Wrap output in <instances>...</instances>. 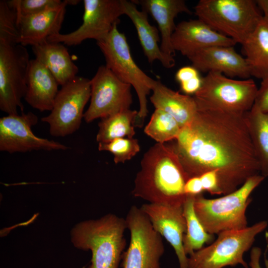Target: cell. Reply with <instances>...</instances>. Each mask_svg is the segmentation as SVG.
I'll return each instance as SVG.
<instances>
[{"instance_id": "cell-1", "label": "cell", "mask_w": 268, "mask_h": 268, "mask_svg": "<svg viewBox=\"0 0 268 268\" xmlns=\"http://www.w3.org/2000/svg\"><path fill=\"white\" fill-rule=\"evenodd\" d=\"M191 122L173 142L189 178L217 171L222 194L238 189L260 173L245 114L199 104Z\"/></svg>"}, {"instance_id": "cell-2", "label": "cell", "mask_w": 268, "mask_h": 268, "mask_svg": "<svg viewBox=\"0 0 268 268\" xmlns=\"http://www.w3.org/2000/svg\"><path fill=\"white\" fill-rule=\"evenodd\" d=\"M188 179L173 143H156L143 155L132 194L149 203L183 204Z\"/></svg>"}, {"instance_id": "cell-3", "label": "cell", "mask_w": 268, "mask_h": 268, "mask_svg": "<svg viewBox=\"0 0 268 268\" xmlns=\"http://www.w3.org/2000/svg\"><path fill=\"white\" fill-rule=\"evenodd\" d=\"M126 229L125 218L108 213L77 223L71 230V241L76 248L91 252L88 268H118L126 245Z\"/></svg>"}, {"instance_id": "cell-4", "label": "cell", "mask_w": 268, "mask_h": 268, "mask_svg": "<svg viewBox=\"0 0 268 268\" xmlns=\"http://www.w3.org/2000/svg\"><path fill=\"white\" fill-rule=\"evenodd\" d=\"M265 178L260 174L254 175L236 190L220 198L196 196L195 210L206 231L214 235L248 227L246 211L251 202L250 195Z\"/></svg>"}, {"instance_id": "cell-5", "label": "cell", "mask_w": 268, "mask_h": 268, "mask_svg": "<svg viewBox=\"0 0 268 268\" xmlns=\"http://www.w3.org/2000/svg\"><path fill=\"white\" fill-rule=\"evenodd\" d=\"M195 13L213 29L241 45L263 16L254 0H200Z\"/></svg>"}, {"instance_id": "cell-6", "label": "cell", "mask_w": 268, "mask_h": 268, "mask_svg": "<svg viewBox=\"0 0 268 268\" xmlns=\"http://www.w3.org/2000/svg\"><path fill=\"white\" fill-rule=\"evenodd\" d=\"M97 44L104 56L105 66L121 80L134 88L139 104L136 125L138 123V126H142L148 114L147 96L157 80L147 75L136 65L127 38L119 31L118 25Z\"/></svg>"}, {"instance_id": "cell-7", "label": "cell", "mask_w": 268, "mask_h": 268, "mask_svg": "<svg viewBox=\"0 0 268 268\" xmlns=\"http://www.w3.org/2000/svg\"><path fill=\"white\" fill-rule=\"evenodd\" d=\"M268 222L263 220L246 228L223 231L210 245L189 256L188 268H223L242 265L249 268L244 254L254 243L256 237L264 231Z\"/></svg>"}, {"instance_id": "cell-8", "label": "cell", "mask_w": 268, "mask_h": 268, "mask_svg": "<svg viewBox=\"0 0 268 268\" xmlns=\"http://www.w3.org/2000/svg\"><path fill=\"white\" fill-rule=\"evenodd\" d=\"M258 89L252 79L237 80L209 72L202 77L201 86L193 97L199 104L244 114L252 108Z\"/></svg>"}, {"instance_id": "cell-9", "label": "cell", "mask_w": 268, "mask_h": 268, "mask_svg": "<svg viewBox=\"0 0 268 268\" xmlns=\"http://www.w3.org/2000/svg\"><path fill=\"white\" fill-rule=\"evenodd\" d=\"M130 242L122 256L123 268H160L165 248L162 236L153 229L140 207L132 205L125 218Z\"/></svg>"}, {"instance_id": "cell-10", "label": "cell", "mask_w": 268, "mask_h": 268, "mask_svg": "<svg viewBox=\"0 0 268 268\" xmlns=\"http://www.w3.org/2000/svg\"><path fill=\"white\" fill-rule=\"evenodd\" d=\"M90 96V80L87 78L76 76L62 86L50 114L41 118L49 125L50 134L64 137L78 130Z\"/></svg>"}, {"instance_id": "cell-11", "label": "cell", "mask_w": 268, "mask_h": 268, "mask_svg": "<svg viewBox=\"0 0 268 268\" xmlns=\"http://www.w3.org/2000/svg\"><path fill=\"white\" fill-rule=\"evenodd\" d=\"M30 61L25 46L0 44V109L7 115L23 111Z\"/></svg>"}, {"instance_id": "cell-12", "label": "cell", "mask_w": 268, "mask_h": 268, "mask_svg": "<svg viewBox=\"0 0 268 268\" xmlns=\"http://www.w3.org/2000/svg\"><path fill=\"white\" fill-rule=\"evenodd\" d=\"M82 23L75 31L58 33L47 38L50 42L76 46L92 39L97 42L106 37L124 14L122 0H84Z\"/></svg>"}, {"instance_id": "cell-13", "label": "cell", "mask_w": 268, "mask_h": 268, "mask_svg": "<svg viewBox=\"0 0 268 268\" xmlns=\"http://www.w3.org/2000/svg\"><path fill=\"white\" fill-rule=\"evenodd\" d=\"M90 84V103L83 116L86 123L130 109L132 86L121 80L105 65L98 67Z\"/></svg>"}, {"instance_id": "cell-14", "label": "cell", "mask_w": 268, "mask_h": 268, "mask_svg": "<svg viewBox=\"0 0 268 268\" xmlns=\"http://www.w3.org/2000/svg\"><path fill=\"white\" fill-rule=\"evenodd\" d=\"M37 123V116L31 112L0 118V150L12 153L68 148L60 142L35 135L31 128Z\"/></svg>"}, {"instance_id": "cell-15", "label": "cell", "mask_w": 268, "mask_h": 268, "mask_svg": "<svg viewBox=\"0 0 268 268\" xmlns=\"http://www.w3.org/2000/svg\"><path fill=\"white\" fill-rule=\"evenodd\" d=\"M183 205L147 203L140 208L148 218L155 231L164 237L173 247L179 268H188V257L183 247L186 222Z\"/></svg>"}, {"instance_id": "cell-16", "label": "cell", "mask_w": 268, "mask_h": 268, "mask_svg": "<svg viewBox=\"0 0 268 268\" xmlns=\"http://www.w3.org/2000/svg\"><path fill=\"white\" fill-rule=\"evenodd\" d=\"M171 44L175 52L178 51L188 58L204 49L215 46L234 47L237 43L198 19L179 23L172 34Z\"/></svg>"}, {"instance_id": "cell-17", "label": "cell", "mask_w": 268, "mask_h": 268, "mask_svg": "<svg viewBox=\"0 0 268 268\" xmlns=\"http://www.w3.org/2000/svg\"><path fill=\"white\" fill-rule=\"evenodd\" d=\"M188 58L199 71L219 72L229 77L244 79L251 76L245 58L237 53L233 47H212Z\"/></svg>"}, {"instance_id": "cell-18", "label": "cell", "mask_w": 268, "mask_h": 268, "mask_svg": "<svg viewBox=\"0 0 268 268\" xmlns=\"http://www.w3.org/2000/svg\"><path fill=\"white\" fill-rule=\"evenodd\" d=\"M67 4L64 0L58 7L29 16H17L19 31V44L32 46L47 41V38L60 33Z\"/></svg>"}, {"instance_id": "cell-19", "label": "cell", "mask_w": 268, "mask_h": 268, "mask_svg": "<svg viewBox=\"0 0 268 268\" xmlns=\"http://www.w3.org/2000/svg\"><path fill=\"white\" fill-rule=\"evenodd\" d=\"M140 5L143 10L149 13L157 23L161 35L160 47L162 52L168 57L174 58L175 52L171 37L176 25L174 20L181 13H192L183 0H133Z\"/></svg>"}, {"instance_id": "cell-20", "label": "cell", "mask_w": 268, "mask_h": 268, "mask_svg": "<svg viewBox=\"0 0 268 268\" xmlns=\"http://www.w3.org/2000/svg\"><path fill=\"white\" fill-rule=\"evenodd\" d=\"M57 80L49 70L36 59L30 60L24 98L33 108L51 111L59 92Z\"/></svg>"}, {"instance_id": "cell-21", "label": "cell", "mask_w": 268, "mask_h": 268, "mask_svg": "<svg viewBox=\"0 0 268 268\" xmlns=\"http://www.w3.org/2000/svg\"><path fill=\"white\" fill-rule=\"evenodd\" d=\"M124 14L127 15L134 25L143 51L148 62L153 63L158 60L162 66L170 68L175 66L174 58L165 55L158 43L160 38L159 30L151 25L148 20L147 13L138 10L133 0H122Z\"/></svg>"}, {"instance_id": "cell-22", "label": "cell", "mask_w": 268, "mask_h": 268, "mask_svg": "<svg viewBox=\"0 0 268 268\" xmlns=\"http://www.w3.org/2000/svg\"><path fill=\"white\" fill-rule=\"evenodd\" d=\"M150 100L155 109H161L173 117L181 128L190 124L198 111L193 96L173 90L157 81Z\"/></svg>"}, {"instance_id": "cell-23", "label": "cell", "mask_w": 268, "mask_h": 268, "mask_svg": "<svg viewBox=\"0 0 268 268\" xmlns=\"http://www.w3.org/2000/svg\"><path fill=\"white\" fill-rule=\"evenodd\" d=\"M32 47L35 59L49 70L59 85L63 86L77 76L78 67L61 43L47 41Z\"/></svg>"}, {"instance_id": "cell-24", "label": "cell", "mask_w": 268, "mask_h": 268, "mask_svg": "<svg viewBox=\"0 0 268 268\" xmlns=\"http://www.w3.org/2000/svg\"><path fill=\"white\" fill-rule=\"evenodd\" d=\"M242 46L251 75L262 80L268 77V18L263 15Z\"/></svg>"}, {"instance_id": "cell-25", "label": "cell", "mask_w": 268, "mask_h": 268, "mask_svg": "<svg viewBox=\"0 0 268 268\" xmlns=\"http://www.w3.org/2000/svg\"><path fill=\"white\" fill-rule=\"evenodd\" d=\"M248 131L260 165V174L268 176V113L252 107L245 114Z\"/></svg>"}, {"instance_id": "cell-26", "label": "cell", "mask_w": 268, "mask_h": 268, "mask_svg": "<svg viewBox=\"0 0 268 268\" xmlns=\"http://www.w3.org/2000/svg\"><path fill=\"white\" fill-rule=\"evenodd\" d=\"M137 114L136 110L129 109L101 119L97 141L104 143L117 138H133L135 134L134 127Z\"/></svg>"}, {"instance_id": "cell-27", "label": "cell", "mask_w": 268, "mask_h": 268, "mask_svg": "<svg viewBox=\"0 0 268 268\" xmlns=\"http://www.w3.org/2000/svg\"><path fill=\"white\" fill-rule=\"evenodd\" d=\"M196 196H187L183 205L186 222V231L183 239L185 254L191 255L203 247L205 244L213 241L214 236L206 231L198 217L194 208Z\"/></svg>"}, {"instance_id": "cell-28", "label": "cell", "mask_w": 268, "mask_h": 268, "mask_svg": "<svg viewBox=\"0 0 268 268\" xmlns=\"http://www.w3.org/2000/svg\"><path fill=\"white\" fill-rule=\"evenodd\" d=\"M181 129L170 115L161 109H155L144 132L157 143H165L175 140Z\"/></svg>"}, {"instance_id": "cell-29", "label": "cell", "mask_w": 268, "mask_h": 268, "mask_svg": "<svg viewBox=\"0 0 268 268\" xmlns=\"http://www.w3.org/2000/svg\"><path fill=\"white\" fill-rule=\"evenodd\" d=\"M19 37L15 10L9 6L7 0H0V44H19Z\"/></svg>"}, {"instance_id": "cell-30", "label": "cell", "mask_w": 268, "mask_h": 268, "mask_svg": "<svg viewBox=\"0 0 268 268\" xmlns=\"http://www.w3.org/2000/svg\"><path fill=\"white\" fill-rule=\"evenodd\" d=\"M99 151H107L114 156L115 164L124 163L131 159L140 151V146L137 139L120 138L108 142L98 143Z\"/></svg>"}, {"instance_id": "cell-31", "label": "cell", "mask_w": 268, "mask_h": 268, "mask_svg": "<svg viewBox=\"0 0 268 268\" xmlns=\"http://www.w3.org/2000/svg\"><path fill=\"white\" fill-rule=\"evenodd\" d=\"M17 16H29L45 12L59 7L60 0H7Z\"/></svg>"}, {"instance_id": "cell-32", "label": "cell", "mask_w": 268, "mask_h": 268, "mask_svg": "<svg viewBox=\"0 0 268 268\" xmlns=\"http://www.w3.org/2000/svg\"><path fill=\"white\" fill-rule=\"evenodd\" d=\"M203 189L211 195L222 194L220 189L217 171L211 170L206 172L199 176Z\"/></svg>"}, {"instance_id": "cell-33", "label": "cell", "mask_w": 268, "mask_h": 268, "mask_svg": "<svg viewBox=\"0 0 268 268\" xmlns=\"http://www.w3.org/2000/svg\"><path fill=\"white\" fill-rule=\"evenodd\" d=\"M253 106L263 112L268 113V77L262 80Z\"/></svg>"}, {"instance_id": "cell-34", "label": "cell", "mask_w": 268, "mask_h": 268, "mask_svg": "<svg viewBox=\"0 0 268 268\" xmlns=\"http://www.w3.org/2000/svg\"><path fill=\"white\" fill-rule=\"evenodd\" d=\"M200 75V71L193 66H185L179 68L175 74V79L179 83L187 82Z\"/></svg>"}, {"instance_id": "cell-35", "label": "cell", "mask_w": 268, "mask_h": 268, "mask_svg": "<svg viewBox=\"0 0 268 268\" xmlns=\"http://www.w3.org/2000/svg\"><path fill=\"white\" fill-rule=\"evenodd\" d=\"M204 191L199 176L190 178L184 186V193L186 196H197Z\"/></svg>"}, {"instance_id": "cell-36", "label": "cell", "mask_w": 268, "mask_h": 268, "mask_svg": "<svg viewBox=\"0 0 268 268\" xmlns=\"http://www.w3.org/2000/svg\"><path fill=\"white\" fill-rule=\"evenodd\" d=\"M262 255V250L258 247H253L250 253V261L249 266L250 268H261L260 260ZM265 263L266 268H268V260L265 255Z\"/></svg>"}, {"instance_id": "cell-37", "label": "cell", "mask_w": 268, "mask_h": 268, "mask_svg": "<svg viewBox=\"0 0 268 268\" xmlns=\"http://www.w3.org/2000/svg\"><path fill=\"white\" fill-rule=\"evenodd\" d=\"M256 1L260 10L263 12V15L268 18V0H257Z\"/></svg>"}, {"instance_id": "cell-38", "label": "cell", "mask_w": 268, "mask_h": 268, "mask_svg": "<svg viewBox=\"0 0 268 268\" xmlns=\"http://www.w3.org/2000/svg\"><path fill=\"white\" fill-rule=\"evenodd\" d=\"M64 1L66 2L67 5L70 4L72 5H76L81 1L80 0H65Z\"/></svg>"}]
</instances>
